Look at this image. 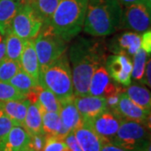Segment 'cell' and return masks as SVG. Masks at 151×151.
Segmentation results:
<instances>
[{"mask_svg": "<svg viewBox=\"0 0 151 151\" xmlns=\"http://www.w3.org/2000/svg\"><path fill=\"white\" fill-rule=\"evenodd\" d=\"M105 50L100 42L78 37L69 49L68 59L71 64L74 96L88 95L92 74L104 64Z\"/></svg>", "mask_w": 151, "mask_h": 151, "instance_id": "obj_1", "label": "cell"}, {"mask_svg": "<svg viewBox=\"0 0 151 151\" xmlns=\"http://www.w3.org/2000/svg\"><path fill=\"white\" fill-rule=\"evenodd\" d=\"M123 10L118 0H89L84 31L95 37L112 35L120 28Z\"/></svg>", "mask_w": 151, "mask_h": 151, "instance_id": "obj_2", "label": "cell"}, {"mask_svg": "<svg viewBox=\"0 0 151 151\" xmlns=\"http://www.w3.org/2000/svg\"><path fill=\"white\" fill-rule=\"evenodd\" d=\"M89 0H60L50 25L59 37L69 42L83 28Z\"/></svg>", "mask_w": 151, "mask_h": 151, "instance_id": "obj_3", "label": "cell"}, {"mask_svg": "<svg viewBox=\"0 0 151 151\" xmlns=\"http://www.w3.org/2000/svg\"><path fill=\"white\" fill-rule=\"evenodd\" d=\"M39 84L52 92L59 101L74 97L72 73L67 55L40 70Z\"/></svg>", "mask_w": 151, "mask_h": 151, "instance_id": "obj_4", "label": "cell"}, {"mask_svg": "<svg viewBox=\"0 0 151 151\" xmlns=\"http://www.w3.org/2000/svg\"><path fill=\"white\" fill-rule=\"evenodd\" d=\"M40 70L52 64L66 51V42L53 31L50 24H43L34 40Z\"/></svg>", "mask_w": 151, "mask_h": 151, "instance_id": "obj_5", "label": "cell"}, {"mask_svg": "<svg viewBox=\"0 0 151 151\" xmlns=\"http://www.w3.org/2000/svg\"><path fill=\"white\" fill-rule=\"evenodd\" d=\"M112 142L129 150L142 151L150 145V126L124 119Z\"/></svg>", "mask_w": 151, "mask_h": 151, "instance_id": "obj_6", "label": "cell"}, {"mask_svg": "<svg viewBox=\"0 0 151 151\" xmlns=\"http://www.w3.org/2000/svg\"><path fill=\"white\" fill-rule=\"evenodd\" d=\"M43 24L29 4H22L11 24V31L24 40L36 37Z\"/></svg>", "mask_w": 151, "mask_h": 151, "instance_id": "obj_7", "label": "cell"}, {"mask_svg": "<svg viewBox=\"0 0 151 151\" xmlns=\"http://www.w3.org/2000/svg\"><path fill=\"white\" fill-rule=\"evenodd\" d=\"M150 9L145 4H136L125 7L120 28L144 33L150 29Z\"/></svg>", "mask_w": 151, "mask_h": 151, "instance_id": "obj_8", "label": "cell"}, {"mask_svg": "<svg viewBox=\"0 0 151 151\" xmlns=\"http://www.w3.org/2000/svg\"><path fill=\"white\" fill-rule=\"evenodd\" d=\"M123 120L124 119L115 110L107 108L96 118L85 122L90 124L103 142H112Z\"/></svg>", "mask_w": 151, "mask_h": 151, "instance_id": "obj_9", "label": "cell"}, {"mask_svg": "<svg viewBox=\"0 0 151 151\" xmlns=\"http://www.w3.org/2000/svg\"><path fill=\"white\" fill-rule=\"evenodd\" d=\"M121 92H124L122 86L110 77L104 65H100L92 74L88 95L107 98Z\"/></svg>", "mask_w": 151, "mask_h": 151, "instance_id": "obj_10", "label": "cell"}, {"mask_svg": "<svg viewBox=\"0 0 151 151\" xmlns=\"http://www.w3.org/2000/svg\"><path fill=\"white\" fill-rule=\"evenodd\" d=\"M105 68L113 81L118 84L128 86L131 84V72L133 64L128 55L115 54L106 58Z\"/></svg>", "mask_w": 151, "mask_h": 151, "instance_id": "obj_11", "label": "cell"}, {"mask_svg": "<svg viewBox=\"0 0 151 151\" xmlns=\"http://www.w3.org/2000/svg\"><path fill=\"white\" fill-rule=\"evenodd\" d=\"M74 103L83 121H90L108 108L106 98L91 95L74 97Z\"/></svg>", "mask_w": 151, "mask_h": 151, "instance_id": "obj_12", "label": "cell"}, {"mask_svg": "<svg viewBox=\"0 0 151 151\" xmlns=\"http://www.w3.org/2000/svg\"><path fill=\"white\" fill-rule=\"evenodd\" d=\"M113 110H115L124 119L139 122L150 126V113L133 103L124 92L120 96L118 106Z\"/></svg>", "mask_w": 151, "mask_h": 151, "instance_id": "obj_13", "label": "cell"}, {"mask_svg": "<svg viewBox=\"0 0 151 151\" xmlns=\"http://www.w3.org/2000/svg\"><path fill=\"white\" fill-rule=\"evenodd\" d=\"M141 48V35L139 33H123L110 44V50L116 54L134 55Z\"/></svg>", "mask_w": 151, "mask_h": 151, "instance_id": "obj_14", "label": "cell"}, {"mask_svg": "<svg viewBox=\"0 0 151 151\" xmlns=\"http://www.w3.org/2000/svg\"><path fill=\"white\" fill-rule=\"evenodd\" d=\"M82 151H102L103 141L87 122L73 131Z\"/></svg>", "mask_w": 151, "mask_h": 151, "instance_id": "obj_15", "label": "cell"}, {"mask_svg": "<svg viewBox=\"0 0 151 151\" xmlns=\"http://www.w3.org/2000/svg\"><path fill=\"white\" fill-rule=\"evenodd\" d=\"M59 115L62 126L72 132L83 124V119L74 103V97L60 101Z\"/></svg>", "mask_w": 151, "mask_h": 151, "instance_id": "obj_16", "label": "cell"}, {"mask_svg": "<svg viewBox=\"0 0 151 151\" xmlns=\"http://www.w3.org/2000/svg\"><path fill=\"white\" fill-rule=\"evenodd\" d=\"M19 65L23 71L39 81L40 64L33 39L24 40V49L19 60Z\"/></svg>", "mask_w": 151, "mask_h": 151, "instance_id": "obj_17", "label": "cell"}, {"mask_svg": "<svg viewBox=\"0 0 151 151\" xmlns=\"http://www.w3.org/2000/svg\"><path fill=\"white\" fill-rule=\"evenodd\" d=\"M30 140V135L22 126L14 125L8 134L0 142L1 151H19L26 147Z\"/></svg>", "mask_w": 151, "mask_h": 151, "instance_id": "obj_18", "label": "cell"}, {"mask_svg": "<svg viewBox=\"0 0 151 151\" xmlns=\"http://www.w3.org/2000/svg\"><path fill=\"white\" fill-rule=\"evenodd\" d=\"M29 104L30 103L27 98L22 100H10L0 102V108L14 125L22 126Z\"/></svg>", "mask_w": 151, "mask_h": 151, "instance_id": "obj_19", "label": "cell"}, {"mask_svg": "<svg viewBox=\"0 0 151 151\" xmlns=\"http://www.w3.org/2000/svg\"><path fill=\"white\" fill-rule=\"evenodd\" d=\"M22 4V0H0V35L11 31V24Z\"/></svg>", "mask_w": 151, "mask_h": 151, "instance_id": "obj_20", "label": "cell"}, {"mask_svg": "<svg viewBox=\"0 0 151 151\" xmlns=\"http://www.w3.org/2000/svg\"><path fill=\"white\" fill-rule=\"evenodd\" d=\"M22 127L30 136L44 134L42 129V113L39 103H30L29 105Z\"/></svg>", "mask_w": 151, "mask_h": 151, "instance_id": "obj_21", "label": "cell"}, {"mask_svg": "<svg viewBox=\"0 0 151 151\" xmlns=\"http://www.w3.org/2000/svg\"><path fill=\"white\" fill-rule=\"evenodd\" d=\"M125 93L130 100L136 105L150 113L151 96L150 92L145 86L139 84H130L127 86Z\"/></svg>", "mask_w": 151, "mask_h": 151, "instance_id": "obj_22", "label": "cell"}, {"mask_svg": "<svg viewBox=\"0 0 151 151\" xmlns=\"http://www.w3.org/2000/svg\"><path fill=\"white\" fill-rule=\"evenodd\" d=\"M60 0H31L28 3L43 24H48Z\"/></svg>", "mask_w": 151, "mask_h": 151, "instance_id": "obj_23", "label": "cell"}, {"mask_svg": "<svg viewBox=\"0 0 151 151\" xmlns=\"http://www.w3.org/2000/svg\"><path fill=\"white\" fill-rule=\"evenodd\" d=\"M5 41V57L7 59L19 62L24 40L10 31L4 36Z\"/></svg>", "mask_w": 151, "mask_h": 151, "instance_id": "obj_24", "label": "cell"}, {"mask_svg": "<svg viewBox=\"0 0 151 151\" xmlns=\"http://www.w3.org/2000/svg\"><path fill=\"white\" fill-rule=\"evenodd\" d=\"M42 129L45 137H57L62 127L58 113L42 111Z\"/></svg>", "mask_w": 151, "mask_h": 151, "instance_id": "obj_25", "label": "cell"}, {"mask_svg": "<svg viewBox=\"0 0 151 151\" xmlns=\"http://www.w3.org/2000/svg\"><path fill=\"white\" fill-rule=\"evenodd\" d=\"M9 83L24 95H26V93H28L35 86L40 85L39 81L22 70H19L16 75L14 76L9 80Z\"/></svg>", "mask_w": 151, "mask_h": 151, "instance_id": "obj_26", "label": "cell"}, {"mask_svg": "<svg viewBox=\"0 0 151 151\" xmlns=\"http://www.w3.org/2000/svg\"><path fill=\"white\" fill-rule=\"evenodd\" d=\"M38 103L42 111L59 113L60 101L54 94L41 86L38 96Z\"/></svg>", "mask_w": 151, "mask_h": 151, "instance_id": "obj_27", "label": "cell"}, {"mask_svg": "<svg viewBox=\"0 0 151 151\" xmlns=\"http://www.w3.org/2000/svg\"><path fill=\"white\" fill-rule=\"evenodd\" d=\"M147 60L148 54L143 49L140 48L134 55V63L131 72V77L134 79L135 81H142Z\"/></svg>", "mask_w": 151, "mask_h": 151, "instance_id": "obj_28", "label": "cell"}, {"mask_svg": "<svg viewBox=\"0 0 151 151\" xmlns=\"http://www.w3.org/2000/svg\"><path fill=\"white\" fill-rule=\"evenodd\" d=\"M20 70L19 62L4 57L0 61V81L9 82Z\"/></svg>", "mask_w": 151, "mask_h": 151, "instance_id": "obj_29", "label": "cell"}, {"mask_svg": "<svg viewBox=\"0 0 151 151\" xmlns=\"http://www.w3.org/2000/svg\"><path fill=\"white\" fill-rule=\"evenodd\" d=\"M26 98L25 95L9 82L0 81V102H6L10 100H22Z\"/></svg>", "mask_w": 151, "mask_h": 151, "instance_id": "obj_30", "label": "cell"}, {"mask_svg": "<svg viewBox=\"0 0 151 151\" xmlns=\"http://www.w3.org/2000/svg\"><path fill=\"white\" fill-rule=\"evenodd\" d=\"M45 138V145L44 146L42 151H62L66 147L64 139L60 138L55 136Z\"/></svg>", "mask_w": 151, "mask_h": 151, "instance_id": "obj_31", "label": "cell"}, {"mask_svg": "<svg viewBox=\"0 0 151 151\" xmlns=\"http://www.w3.org/2000/svg\"><path fill=\"white\" fill-rule=\"evenodd\" d=\"M14 126L11 119L0 108V142Z\"/></svg>", "mask_w": 151, "mask_h": 151, "instance_id": "obj_32", "label": "cell"}, {"mask_svg": "<svg viewBox=\"0 0 151 151\" xmlns=\"http://www.w3.org/2000/svg\"><path fill=\"white\" fill-rule=\"evenodd\" d=\"M45 135L44 134H39L30 136V140L28 146L30 147L33 150L35 151H42L44 146L45 145Z\"/></svg>", "mask_w": 151, "mask_h": 151, "instance_id": "obj_33", "label": "cell"}, {"mask_svg": "<svg viewBox=\"0 0 151 151\" xmlns=\"http://www.w3.org/2000/svg\"><path fill=\"white\" fill-rule=\"evenodd\" d=\"M64 141H65V144L66 145V146L71 151H82L81 147L79 145V144H78V142L76 140V139L73 131L69 133L68 134L65 136Z\"/></svg>", "mask_w": 151, "mask_h": 151, "instance_id": "obj_34", "label": "cell"}, {"mask_svg": "<svg viewBox=\"0 0 151 151\" xmlns=\"http://www.w3.org/2000/svg\"><path fill=\"white\" fill-rule=\"evenodd\" d=\"M141 49H143L147 54H150L151 52V31L148 30L144 32V35H141Z\"/></svg>", "mask_w": 151, "mask_h": 151, "instance_id": "obj_35", "label": "cell"}, {"mask_svg": "<svg viewBox=\"0 0 151 151\" xmlns=\"http://www.w3.org/2000/svg\"><path fill=\"white\" fill-rule=\"evenodd\" d=\"M150 70H151V62L150 58H149L148 61L146 62L145 68V72L143 75V78L141 82L145 84L146 86H148L149 87H150Z\"/></svg>", "mask_w": 151, "mask_h": 151, "instance_id": "obj_36", "label": "cell"}, {"mask_svg": "<svg viewBox=\"0 0 151 151\" xmlns=\"http://www.w3.org/2000/svg\"><path fill=\"white\" fill-rule=\"evenodd\" d=\"M102 151H131L121 146L115 145L113 142H103Z\"/></svg>", "mask_w": 151, "mask_h": 151, "instance_id": "obj_37", "label": "cell"}, {"mask_svg": "<svg viewBox=\"0 0 151 151\" xmlns=\"http://www.w3.org/2000/svg\"><path fill=\"white\" fill-rule=\"evenodd\" d=\"M122 93L123 92L117 93V94L112 95V96H110V97L106 98L108 108H110V109H115L116 108V107L118 106V103H119V99H120V96H121Z\"/></svg>", "mask_w": 151, "mask_h": 151, "instance_id": "obj_38", "label": "cell"}, {"mask_svg": "<svg viewBox=\"0 0 151 151\" xmlns=\"http://www.w3.org/2000/svg\"><path fill=\"white\" fill-rule=\"evenodd\" d=\"M119 3L121 5H124L125 7L136 4H145V0H118Z\"/></svg>", "mask_w": 151, "mask_h": 151, "instance_id": "obj_39", "label": "cell"}, {"mask_svg": "<svg viewBox=\"0 0 151 151\" xmlns=\"http://www.w3.org/2000/svg\"><path fill=\"white\" fill-rule=\"evenodd\" d=\"M5 57V41L4 37L0 35V61Z\"/></svg>", "mask_w": 151, "mask_h": 151, "instance_id": "obj_40", "label": "cell"}, {"mask_svg": "<svg viewBox=\"0 0 151 151\" xmlns=\"http://www.w3.org/2000/svg\"><path fill=\"white\" fill-rule=\"evenodd\" d=\"M19 151H35L33 150L32 149L30 148V147H29V146H26V147H24V148H23L22 150H20Z\"/></svg>", "mask_w": 151, "mask_h": 151, "instance_id": "obj_41", "label": "cell"}, {"mask_svg": "<svg viewBox=\"0 0 151 151\" xmlns=\"http://www.w3.org/2000/svg\"><path fill=\"white\" fill-rule=\"evenodd\" d=\"M31 0H22V4H28V3H29Z\"/></svg>", "mask_w": 151, "mask_h": 151, "instance_id": "obj_42", "label": "cell"}, {"mask_svg": "<svg viewBox=\"0 0 151 151\" xmlns=\"http://www.w3.org/2000/svg\"><path fill=\"white\" fill-rule=\"evenodd\" d=\"M62 151H71V150H70V149H69V148H68V147L66 146V147H65V149H64V150H63Z\"/></svg>", "mask_w": 151, "mask_h": 151, "instance_id": "obj_43", "label": "cell"}, {"mask_svg": "<svg viewBox=\"0 0 151 151\" xmlns=\"http://www.w3.org/2000/svg\"><path fill=\"white\" fill-rule=\"evenodd\" d=\"M0 151H1V150H0Z\"/></svg>", "mask_w": 151, "mask_h": 151, "instance_id": "obj_44", "label": "cell"}]
</instances>
